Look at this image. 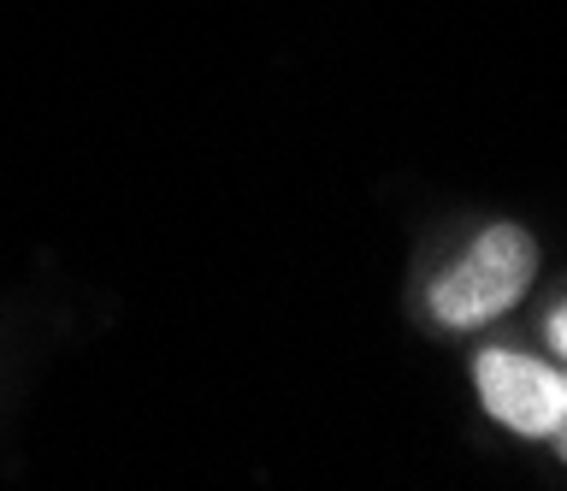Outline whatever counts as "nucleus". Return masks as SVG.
I'll return each mask as SVG.
<instances>
[{"mask_svg": "<svg viewBox=\"0 0 567 491\" xmlns=\"http://www.w3.org/2000/svg\"><path fill=\"white\" fill-rule=\"evenodd\" d=\"M549 456H556V468H567V415H561V427L549 432V444H544Z\"/></svg>", "mask_w": 567, "mask_h": 491, "instance_id": "4", "label": "nucleus"}, {"mask_svg": "<svg viewBox=\"0 0 567 491\" xmlns=\"http://www.w3.org/2000/svg\"><path fill=\"white\" fill-rule=\"evenodd\" d=\"M467 385L478 415L496 432H508L514 444H549V432L567 415V367L556 356H544L532 338H473L467 349Z\"/></svg>", "mask_w": 567, "mask_h": 491, "instance_id": "2", "label": "nucleus"}, {"mask_svg": "<svg viewBox=\"0 0 567 491\" xmlns=\"http://www.w3.org/2000/svg\"><path fill=\"white\" fill-rule=\"evenodd\" d=\"M526 338L544 349V356H556L561 367H567V278L556 290L544 296L538 308H532V320H526Z\"/></svg>", "mask_w": 567, "mask_h": 491, "instance_id": "3", "label": "nucleus"}, {"mask_svg": "<svg viewBox=\"0 0 567 491\" xmlns=\"http://www.w3.org/2000/svg\"><path fill=\"white\" fill-rule=\"evenodd\" d=\"M544 273V243L520 219H467L432 237L408 278V314L443 344H473L503 331L532 303Z\"/></svg>", "mask_w": 567, "mask_h": 491, "instance_id": "1", "label": "nucleus"}]
</instances>
